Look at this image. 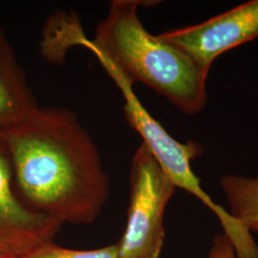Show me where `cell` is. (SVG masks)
Segmentation results:
<instances>
[{
    "instance_id": "obj_1",
    "label": "cell",
    "mask_w": 258,
    "mask_h": 258,
    "mask_svg": "<svg viewBox=\"0 0 258 258\" xmlns=\"http://www.w3.org/2000/svg\"><path fill=\"white\" fill-rule=\"evenodd\" d=\"M0 137L30 209L62 225L98 218L109 196V180L99 149L73 111L39 106Z\"/></svg>"
},
{
    "instance_id": "obj_2",
    "label": "cell",
    "mask_w": 258,
    "mask_h": 258,
    "mask_svg": "<svg viewBox=\"0 0 258 258\" xmlns=\"http://www.w3.org/2000/svg\"><path fill=\"white\" fill-rule=\"evenodd\" d=\"M157 1L113 0L108 14L96 29L95 37L82 26L71 34L70 46L96 50L131 83H142L164 96L185 114L194 115L208 102V74L181 49L148 33L138 9Z\"/></svg>"
},
{
    "instance_id": "obj_3",
    "label": "cell",
    "mask_w": 258,
    "mask_h": 258,
    "mask_svg": "<svg viewBox=\"0 0 258 258\" xmlns=\"http://www.w3.org/2000/svg\"><path fill=\"white\" fill-rule=\"evenodd\" d=\"M95 55L105 72L120 90L123 103V113L129 125L137 131L143 144L155 158L164 172L175 184L194 195L208 207L218 218L224 232L230 233L237 227L236 219L229 211L215 203L202 186L200 179L194 174L191 161L202 155L204 148L196 142L180 143L170 136L164 126L148 112L133 90V83L96 50H88Z\"/></svg>"
},
{
    "instance_id": "obj_4",
    "label": "cell",
    "mask_w": 258,
    "mask_h": 258,
    "mask_svg": "<svg viewBox=\"0 0 258 258\" xmlns=\"http://www.w3.org/2000/svg\"><path fill=\"white\" fill-rule=\"evenodd\" d=\"M127 220L119 258H160L165 243V212L177 187L148 148L135 151L129 174Z\"/></svg>"
},
{
    "instance_id": "obj_5",
    "label": "cell",
    "mask_w": 258,
    "mask_h": 258,
    "mask_svg": "<svg viewBox=\"0 0 258 258\" xmlns=\"http://www.w3.org/2000/svg\"><path fill=\"white\" fill-rule=\"evenodd\" d=\"M189 55L206 74L219 55L258 37V0H251L203 23L158 35Z\"/></svg>"
},
{
    "instance_id": "obj_6",
    "label": "cell",
    "mask_w": 258,
    "mask_h": 258,
    "mask_svg": "<svg viewBox=\"0 0 258 258\" xmlns=\"http://www.w3.org/2000/svg\"><path fill=\"white\" fill-rule=\"evenodd\" d=\"M14 179L9 150L0 137V236L8 240L23 257L52 242L62 224L21 202L13 186Z\"/></svg>"
},
{
    "instance_id": "obj_7",
    "label": "cell",
    "mask_w": 258,
    "mask_h": 258,
    "mask_svg": "<svg viewBox=\"0 0 258 258\" xmlns=\"http://www.w3.org/2000/svg\"><path fill=\"white\" fill-rule=\"evenodd\" d=\"M38 107L27 76L0 27V132L21 123Z\"/></svg>"
},
{
    "instance_id": "obj_8",
    "label": "cell",
    "mask_w": 258,
    "mask_h": 258,
    "mask_svg": "<svg viewBox=\"0 0 258 258\" xmlns=\"http://www.w3.org/2000/svg\"><path fill=\"white\" fill-rule=\"evenodd\" d=\"M231 215L250 232H258V175L227 174L220 180Z\"/></svg>"
},
{
    "instance_id": "obj_9",
    "label": "cell",
    "mask_w": 258,
    "mask_h": 258,
    "mask_svg": "<svg viewBox=\"0 0 258 258\" xmlns=\"http://www.w3.org/2000/svg\"><path fill=\"white\" fill-rule=\"evenodd\" d=\"M21 258H119V244L117 242L100 249L81 250L63 248L52 241Z\"/></svg>"
},
{
    "instance_id": "obj_10",
    "label": "cell",
    "mask_w": 258,
    "mask_h": 258,
    "mask_svg": "<svg viewBox=\"0 0 258 258\" xmlns=\"http://www.w3.org/2000/svg\"><path fill=\"white\" fill-rule=\"evenodd\" d=\"M207 258H238L235 249L224 233H218L212 240V247Z\"/></svg>"
},
{
    "instance_id": "obj_11",
    "label": "cell",
    "mask_w": 258,
    "mask_h": 258,
    "mask_svg": "<svg viewBox=\"0 0 258 258\" xmlns=\"http://www.w3.org/2000/svg\"><path fill=\"white\" fill-rule=\"evenodd\" d=\"M0 258H21L19 251L9 241L0 236Z\"/></svg>"
}]
</instances>
